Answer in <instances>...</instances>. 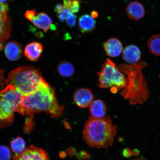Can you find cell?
I'll return each instance as SVG.
<instances>
[{"label":"cell","mask_w":160,"mask_h":160,"mask_svg":"<svg viewBox=\"0 0 160 160\" xmlns=\"http://www.w3.org/2000/svg\"><path fill=\"white\" fill-rule=\"evenodd\" d=\"M11 31V24L8 18L0 17V43H3L9 38Z\"/></svg>","instance_id":"e0dca14e"},{"label":"cell","mask_w":160,"mask_h":160,"mask_svg":"<svg viewBox=\"0 0 160 160\" xmlns=\"http://www.w3.org/2000/svg\"><path fill=\"white\" fill-rule=\"evenodd\" d=\"M72 13V12L71 10L64 8L61 12L59 14L57 15V17L58 18L60 21L63 22L67 18L68 16Z\"/></svg>","instance_id":"603a6c76"},{"label":"cell","mask_w":160,"mask_h":160,"mask_svg":"<svg viewBox=\"0 0 160 160\" xmlns=\"http://www.w3.org/2000/svg\"><path fill=\"white\" fill-rule=\"evenodd\" d=\"M98 87L102 89L111 88L113 93L123 90L127 86L128 80L125 74L120 71L115 63L107 59L98 73Z\"/></svg>","instance_id":"8992f818"},{"label":"cell","mask_w":160,"mask_h":160,"mask_svg":"<svg viewBox=\"0 0 160 160\" xmlns=\"http://www.w3.org/2000/svg\"><path fill=\"white\" fill-rule=\"evenodd\" d=\"M104 48L106 54L111 57H118L121 53L123 45L119 40L115 38L107 40L104 44Z\"/></svg>","instance_id":"30bf717a"},{"label":"cell","mask_w":160,"mask_h":160,"mask_svg":"<svg viewBox=\"0 0 160 160\" xmlns=\"http://www.w3.org/2000/svg\"><path fill=\"white\" fill-rule=\"evenodd\" d=\"M96 24L95 20L89 15H82L79 19V28L82 33H89L95 29Z\"/></svg>","instance_id":"2e32d148"},{"label":"cell","mask_w":160,"mask_h":160,"mask_svg":"<svg viewBox=\"0 0 160 160\" xmlns=\"http://www.w3.org/2000/svg\"><path fill=\"white\" fill-rule=\"evenodd\" d=\"M63 7L66 8L71 9L72 0H63Z\"/></svg>","instance_id":"4316f807"},{"label":"cell","mask_w":160,"mask_h":160,"mask_svg":"<svg viewBox=\"0 0 160 160\" xmlns=\"http://www.w3.org/2000/svg\"><path fill=\"white\" fill-rule=\"evenodd\" d=\"M43 80L39 70L31 66H25L10 72L6 82L25 97L35 93Z\"/></svg>","instance_id":"277c9868"},{"label":"cell","mask_w":160,"mask_h":160,"mask_svg":"<svg viewBox=\"0 0 160 160\" xmlns=\"http://www.w3.org/2000/svg\"><path fill=\"white\" fill-rule=\"evenodd\" d=\"M123 154L125 157H129L131 155L132 152L130 149H127L124 150Z\"/></svg>","instance_id":"83f0119b"},{"label":"cell","mask_w":160,"mask_h":160,"mask_svg":"<svg viewBox=\"0 0 160 160\" xmlns=\"http://www.w3.org/2000/svg\"><path fill=\"white\" fill-rule=\"evenodd\" d=\"M30 21L36 27L46 32L49 29L55 30L56 27L52 23V21L49 15L45 12L36 14L30 20Z\"/></svg>","instance_id":"9c48e42d"},{"label":"cell","mask_w":160,"mask_h":160,"mask_svg":"<svg viewBox=\"0 0 160 160\" xmlns=\"http://www.w3.org/2000/svg\"><path fill=\"white\" fill-rule=\"evenodd\" d=\"M141 52L139 48L135 45L127 46L123 52V58L124 61L131 64L138 62L141 59Z\"/></svg>","instance_id":"8fae6325"},{"label":"cell","mask_w":160,"mask_h":160,"mask_svg":"<svg viewBox=\"0 0 160 160\" xmlns=\"http://www.w3.org/2000/svg\"><path fill=\"white\" fill-rule=\"evenodd\" d=\"M94 97L89 89L81 88L75 92L74 101L78 107L85 108L90 107L93 101Z\"/></svg>","instance_id":"ba28073f"},{"label":"cell","mask_w":160,"mask_h":160,"mask_svg":"<svg viewBox=\"0 0 160 160\" xmlns=\"http://www.w3.org/2000/svg\"><path fill=\"white\" fill-rule=\"evenodd\" d=\"M117 128L109 117L97 118L91 117L83 129V139L89 147L108 148L112 146Z\"/></svg>","instance_id":"7a4b0ae2"},{"label":"cell","mask_w":160,"mask_h":160,"mask_svg":"<svg viewBox=\"0 0 160 160\" xmlns=\"http://www.w3.org/2000/svg\"><path fill=\"white\" fill-rule=\"evenodd\" d=\"M147 66L143 61L134 64L122 63L118 66L120 71L125 74L127 78V86L120 93L125 99L129 100L132 105L142 103L147 98L145 81L142 70Z\"/></svg>","instance_id":"3957f363"},{"label":"cell","mask_w":160,"mask_h":160,"mask_svg":"<svg viewBox=\"0 0 160 160\" xmlns=\"http://www.w3.org/2000/svg\"><path fill=\"white\" fill-rule=\"evenodd\" d=\"M91 117L97 118H101L105 117L107 108L105 104L101 100L93 101L89 107Z\"/></svg>","instance_id":"9a60e30c"},{"label":"cell","mask_w":160,"mask_h":160,"mask_svg":"<svg viewBox=\"0 0 160 160\" xmlns=\"http://www.w3.org/2000/svg\"><path fill=\"white\" fill-rule=\"evenodd\" d=\"M12 151L18 155L25 151V143L24 140L21 137H18L11 142Z\"/></svg>","instance_id":"ffe728a7"},{"label":"cell","mask_w":160,"mask_h":160,"mask_svg":"<svg viewBox=\"0 0 160 160\" xmlns=\"http://www.w3.org/2000/svg\"><path fill=\"white\" fill-rule=\"evenodd\" d=\"M4 52L8 59L11 61H16L21 57L22 48L21 45L17 42L11 41L6 45Z\"/></svg>","instance_id":"5bb4252c"},{"label":"cell","mask_w":160,"mask_h":160,"mask_svg":"<svg viewBox=\"0 0 160 160\" xmlns=\"http://www.w3.org/2000/svg\"><path fill=\"white\" fill-rule=\"evenodd\" d=\"M82 2L79 0H72L71 10L73 13H77L79 11L80 9V3Z\"/></svg>","instance_id":"cb8c5ba5"},{"label":"cell","mask_w":160,"mask_h":160,"mask_svg":"<svg viewBox=\"0 0 160 160\" xmlns=\"http://www.w3.org/2000/svg\"><path fill=\"white\" fill-rule=\"evenodd\" d=\"M43 47L41 43L32 42L26 46L24 54L28 59L31 61H36L41 57Z\"/></svg>","instance_id":"4fadbf2b"},{"label":"cell","mask_w":160,"mask_h":160,"mask_svg":"<svg viewBox=\"0 0 160 160\" xmlns=\"http://www.w3.org/2000/svg\"><path fill=\"white\" fill-rule=\"evenodd\" d=\"M36 14L35 10H28L25 13V17L27 19L29 20L32 19L34 16Z\"/></svg>","instance_id":"d4e9b609"},{"label":"cell","mask_w":160,"mask_h":160,"mask_svg":"<svg viewBox=\"0 0 160 160\" xmlns=\"http://www.w3.org/2000/svg\"><path fill=\"white\" fill-rule=\"evenodd\" d=\"M91 15L93 18H97L98 17L99 14L97 11H94L92 12Z\"/></svg>","instance_id":"f1b7e54d"},{"label":"cell","mask_w":160,"mask_h":160,"mask_svg":"<svg viewBox=\"0 0 160 160\" xmlns=\"http://www.w3.org/2000/svg\"><path fill=\"white\" fill-rule=\"evenodd\" d=\"M127 11L129 18L133 21H138L142 18L145 13L143 5L137 1L130 2L127 8Z\"/></svg>","instance_id":"7c38bea8"},{"label":"cell","mask_w":160,"mask_h":160,"mask_svg":"<svg viewBox=\"0 0 160 160\" xmlns=\"http://www.w3.org/2000/svg\"><path fill=\"white\" fill-rule=\"evenodd\" d=\"M22 98L15 88L7 84L0 91V128L11 125Z\"/></svg>","instance_id":"5b68a950"},{"label":"cell","mask_w":160,"mask_h":160,"mask_svg":"<svg viewBox=\"0 0 160 160\" xmlns=\"http://www.w3.org/2000/svg\"><path fill=\"white\" fill-rule=\"evenodd\" d=\"M13 160H50L47 152L40 148L31 146L16 156Z\"/></svg>","instance_id":"52a82bcc"},{"label":"cell","mask_w":160,"mask_h":160,"mask_svg":"<svg viewBox=\"0 0 160 160\" xmlns=\"http://www.w3.org/2000/svg\"><path fill=\"white\" fill-rule=\"evenodd\" d=\"M3 46L2 45V43H0V51H1L3 49Z\"/></svg>","instance_id":"4dcf8cb0"},{"label":"cell","mask_w":160,"mask_h":160,"mask_svg":"<svg viewBox=\"0 0 160 160\" xmlns=\"http://www.w3.org/2000/svg\"><path fill=\"white\" fill-rule=\"evenodd\" d=\"M63 107L56 98L55 89L44 79L35 93L23 97L17 112L30 116L26 122V130L30 131L32 127L33 113L44 112L52 117L59 118L62 114Z\"/></svg>","instance_id":"6da1fadb"},{"label":"cell","mask_w":160,"mask_h":160,"mask_svg":"<svg viewBox=\"0 0 160 160\" xmlns=\"http://www.w3.org/2000/svg\"><path fill=\"white\" fill-rule=\"evenodd\" d=\"M77 17V16L73 13L68 16L66 19V21L67 25L69 27L73 28L75 27Z\"/></svg>","instance_id":"7402d4cb"},{"label":"cell","mask_w":160,"mask_h":160,"mask_svg":"<svg viewBox=\"0 0 160 160\" xmlns=\"http://www.w3.org/2000/svg\"><path fill=\"white\" fill-rule=\"evenodd\" d=\"M10 0H0V2L3 3H6L7 2Z\"/></svg>","instance_id":"f546056e"},{"label":"cell","mask_w":160,"mask_h":160,"mask_svg":"<svg viewBox=\"0 0 160 160\" xmlns=\"http://www.w3.org/2000/svg\"><path fill=\"white\" fill-rule=\"evenodd\" d=\"M64 7L63 5L58 3L56 5L55 8V11L57 13V15L59 14L63 11Z\"/></svg>","instance_id":"484cf974"},{"label":"cell","mask_w":160,"mask_h":160,"mask_svg":"<svg viewBox=\"0 0 160 160\" xmlns=\"http://www.w3.org/2000/svg\"><path fill=\"white\" fill-rule=\"evenodd\" d=\"M57 70L59 75L65 78L72 77L75 71L73 65L69 62L66 61H62L59 63Z\"/></svg>","instance_id":"ac0fdd59"},{"label":"cell","mask_w":160,"mask_h":160,"mask_svg":"<svg viewBox=\"0 0 160 160\" xmlns=\"http://www.w3.org/2000/svg\"><path fill=\"white\" fill-rule=\"evenodd\" d=\"M148 48L150 52L155 56H160V34L155 35L148 41Z\"/></svg>","instance_id":"d6986e66"},{"label":"cell","mask_w":160,"mask_h":160,"mask_svg":"<svg viewBox=\"0 0 160 160\" xmlns=\"http://www.w3.org/2000/svg\"><path fill=\"white\" fill-rule=\"evenodd\" d=\"M11 153L10 150L5 146H0V160H10Z\"/></svg>","instance_id":"44dd1931"}]
</instances>
